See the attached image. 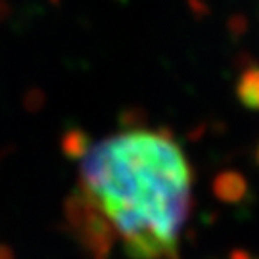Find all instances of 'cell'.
Wrapping results in <instances>:
<instances>
[{
    "instance_id": "cell-1",
    "label": "cell",
    "mask_w": 259,
    "mask_h": 259,
    "mask_svg": "<svg viewBox=\"0 0 259 259\" xmlns=\"http://www.w3.org/2000/svg\"><path fill=\"white\" fill-rule=\"evenodd\" d=\"M75 211L89 246L119 244L131 259H179L192 202L185 150L157 129H125L75 150Z\"/></svg>"
},
{
    "instance_id": "cell-2",
    "label": "cell",
    "mask_w": 259,
    "mask_h": 259,
    "mask_svg": "<svg viewBox=\"0 0 259 259\" xmlns=\"http://www.w3.org/2000/svg\"><path fill=\"white\" fill-rule=\"evenodd\" d=\"M6 12H8V8H6V2H4V0H0V19L6 18Z\"/></svg>"
}]
</instances>
